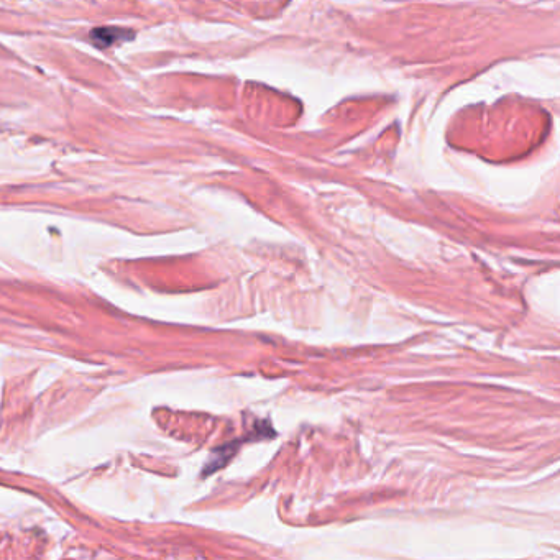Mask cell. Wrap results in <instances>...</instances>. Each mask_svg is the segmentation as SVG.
Masks as SVG:
<instances>
[{"label": "cell", "mask_w": 560, "mask_h": 560, "mask_svg": "<svg viewBox=\"0 0 560 560\" xmlns=\"http://www.w3.org/2000/svg\"><path fill=\"white\" fill-rule=\"evenodd\" d=\"M89 38H91V42L97 48H109V46L115 45V43L129 42V40L135 38V32L125 30V28L99 27L94 28L89 33Z\"/></svg>", "instance_id": "cell-1"}]
</instances>
